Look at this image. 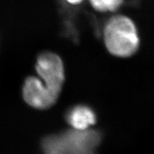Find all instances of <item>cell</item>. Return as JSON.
<instances>
[{"mask_svg": "<svg viewBox=\"0 0 154 154\" xmlns=\"http://www.w3.org/2000/svg\"><path fill=\"white\" fill-rule=\"evenodd\" d=\"M69 125L78 131H84L94 125L96 116L93 110L84 105H79L69 110L66 115Z\"/></svg>", "mask_w": 154, "mask_h": 154, "instance_id": "4", "label": "cell"}, {"mask_svg": "<svg viewBox=\"0 0 154 154\" xmlns=\"http://www.w3.org/2000/svg\"><path fill=\"white\" fill-rule=\"evenodd\" d=\"M95 11L100 12H114L122 5L123 0H89Z\"/></svg>", "mask_w": 154, "mask_h": 154, "instance_id": "5", "label": "cell"}, {"mask_svg": "<svg viewBox=\"0 0 154 154\" xmlns=\"http://www.w3.org/2000/svg\"><path fill=\"white\" fill-rule=\"evenodd\" d=\"M22 96L26 104L38 110L51 108L59 98L48 89L42 81L35 76H29L25 79L23 85Z\"/></svg>", "mask_w": 154, "mask_h": 154, "instance_id": "3", "label": "cell"}, {"mask_svg": "<svg viewBox=\"0 0 154 154\" xmlns=\"http://www.w3.org/2000/svg\"><path fill=\"white\" fill-rule=\"evenodd\" d=\"M105 46L110 54L117 57H128L139 46L137 28L132 19L118 15L110 18L103 30Z\"/></svg>", "mask_w": 154, "mask_h": 154, "instance_id": "1", "label": "cell"}, {"mask_svg": "<svg viewBox=\"0 0 154 154\" xmlns=\"http://www.w3.org/2000/svg\"><path fill=\"white\" fill-rule=\"evenodd\" d=\"M35 69L46 88L59 97L65 81L64 66L61 58L54 52H42L37 58Z\"/></svg>", "mask_w": 154, "mask_h": 154, "instance_id": "2", "label": "cell"}, {"mask_svg": "<svg viewBox=\"0 0 154 154\" xmlns=\"http://www.w3.org/2000/svg\"><path fill=\"white\" fill-rule=\"evenodd\" d=\"M66 1L72 5H78L82 3L83 0H66Z\"/></svg>", "mask_w": 154, "mask_h": 154, "instance_id": "6", "label": "cell"}]
</instances>
